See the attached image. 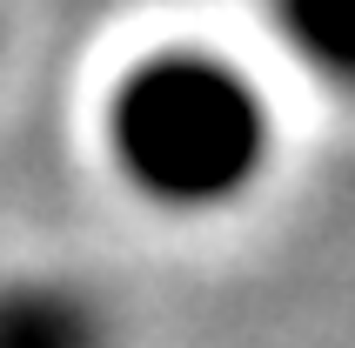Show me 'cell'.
Instances as JSON below:
<instances>
[{
  "mask_svg": "<svg viewBox=\"0 0 355 348\" xmlns=\"http://www.w3.org/2000/svg\"><path fill=\"white\" fill-rule=\"evenodd\" d=\"M94 141L128 201L168 221L248 208L282 161L275 87L215 40H148L114 67Z\"/></svg>",
  "mask_w": 355,
  "mask_h": 348,
  "instance_id": "cell-1",
  "label": "cell"
},
{
  "mask_svg": "<svg viewBox=\"0 0 355 348\" xmlns=\"http://www.w3.org/2000/svg\"><path fill=\"white\" fill-rule=\"evenodd\" d=\"M0 348H121V315L80 275L0 268Z\"/></svg>",
  "mask_w": 355,
  "mask_h": 348,
  "instance_id": "cell-2",
  "label": "cell"
},
{
  "mask_svg": "<svg viewBox=\"0 0 355 348\" xmlns=\"http://www.w3.org/2000/svg\"><path fill=\"white\" fill-rule=\"evenodd\" d=\"M261 20L309 87L355 101V0H261Z\"/></svg>",
  "mask_w": 355,
  "mask_h": 348,
  "instance_id": "cell-3",
  "label": "cell"
}]
</instances>
